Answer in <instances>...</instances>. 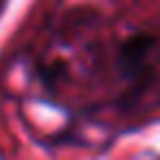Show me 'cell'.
Returning <instances> with one entry per match:
<instances>
[{"label": "cell", "mask_w": 160, "mask_h": 160, "mask_svg": "<svg viewBox=\"0 0 160 160\" xmlns=\"http://www.w3.org/2000/svg\"><path fill=\"white\" fill-rule=\"evenodd\" d=\"M156 46H158V40L151 33H134L132 38L123 40L118 55H116V64H118L121 75L129 81L142 79Z\"/></svg>", "instance_id": "1"}, {"label": "cell", "mask_w": 160, "mask_h": 160, "mask_svg": "<svg viewBox=\"0 0 160 160\" xmlns=\"http://www.w3.org/2000/svg\"><path fill=\"white\" fill-rule=\"evenodd\" d=\"M64 70H66L64 62H53L48 68H42V79H44L48 86H53L55 81H59V79L64 77Z\"/></svg>", "instance_id": "2"}, {"label": "cell", "mask_w": 160, "mask_h": 160, "mask_svg": "<svg viewBox=\"0 0 160 160\" xmlns=\"http://www.w3.org/2000/svg\"><path fill=\"white\" fill-rule=\"evenodd\" d=\"M2 7H5V0H0V11H2Z\"/></svg>", "instance_id": "3"}]
</instances>
